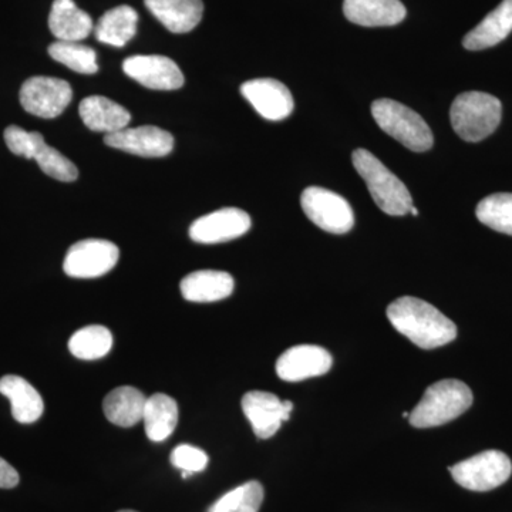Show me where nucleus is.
Segmentation results:
<instances>
[{
    "mask_svg": "<svg viewBox=\"0 0 512 512\" xmlns=\"http://www.w3.org/2000/svg\"><path fill=\"white\" fill-rule=\"evenodd\" d=\"M49 55L56 62L80 74H94L99 72L97 55L92 47L84 46L80 42H57L49 46Z\"/></svg>",
    "mask_w": 512,
    "mask_h": 512,
    "instance_id": "obj_27",
    "label": "nucleus"
},
{
    "mask_svg": "<svg viewBox=\"0 0 512 512\" xmlns=\"http://www.w3.org/2000/svg\"><path fill=\"white\" fill-rule=\"evenodd\" d=\"M503 117L501 101L493 94L467 92L453 101L451 126L468 143H478L497 130Z\"/></svg>",
    "mask_w": 512,
    "mask_h": 512,
    "instance_id": "obj_4",
    "label": "nucleus"
},
{
    "mask_svg": "<svg viewBox=\"0 0 512 512\" xmlns=\"http://www.w3.org/2000/svg\"><path fill=\"white\" fill-rule=\"evenodd\" d=\"M512 32V0H503L483 22L467 33L463 46L467 50H484L498 45Z\"/></svg>",
    "mask_w": 512,
    "mask_h": 512,
    "instance_id": "obj_22",
    "label": "nucleus"
},
{
    "mask_svg": "<svg viewBox=\"0 0 512 512\" xmlns=\"http://www.w3.org/2000/svg\"><path fill=\"white\" fill-rule=\"evenodd\" d=\"M303 212L323 231L342 235L355 225L352 207L342 195L320 187H309L302 192Z\"/></svg>",
    "mask_w": 512,
    "mask_h": 512,
    "instance_id": "obj_7",
    "label": "nucleus"
},
{
    "mask_svg": "<svg viewBox=\"0 0 512 512\" xmlns=\"http://www.w3.org/2000/svg\"><path fill=\"white\" fill-rule=\"evenodd\" d=\"M478 221L488 228L512 237V194L500 192L484 198L477 205Z\"/></svg>",
    "mask_w": 512,
    "mask_h": 512,
    "instance_id": "obj_28",
    "label": "nucleus"
},
{
    "mask_svg": "<svg viewBox=\"0 0 512 512\" xmlns=\"http://www.w3.org/2000/svg\"><path fill=\"white\" fill-rule=\"evenodd\" d=\"M113 348V335L100 325L86 326L77 330L69 340V350L80 360H99L109 355Z\"/></svg>",
    "mask_w": 512,
    "mask_h": 512,
    "instance_id": "obj_26",
    "label": "nucleus"
},
{
    "mask_svg": "<svg viewBox=\"0 0 512 512\" xmlns=\"http://www.w3.org/2000/svg\"><path fill=\"white\" fill-rule=\"evenodd\" d=\"M49 28L59 42H80L93 32V20L73 0H55Z\"/></svg>",
    "mask_w": 512,
    "mask_h": 512,
    "instance_id": "obj_20",
    "label": "nucleus"
},
{
    "mask_svg": "<svg viewBox=\"0 0 512 512\" xmlns=\"http://www.w3.org/2000/svg\"><path fill=\"white\" fill-rule=\"evenodd\" d=\"M242 410L258 439H271L282 423L288 421L293 410L291 400L282 402L278 396L266 392H249L242 397Z\"/></svg>",
    "mask_w": 512,
    "mask_h": 512,
    "instance_id": "obj_10",
    "label": "nucleus"
},
{
    "mask_svg": "<svg viewBox=\"0 0 512 512\" xmlns=\"http://www.w3.org/2000/svg\"><path fill=\"white\" fill-rule=\"evenodd\" d=\"M146 402L147 397L136 387L120 386L107 394L103 410L110 423L127 429L143 421Z\"/></svg>",
    "mask_w": 512,
    "mask_h": 512,
    "instance_id": "obj_23",
    "label": "nucleus"
},
{
    "mask_svg": "<svg viewBox=\"0 0 512 512\" xmlns=\"http://www.w3.org/2000/svg\"><path fill=\"white\" fill-rule=\"evenodd\" d=\"M137 22V12L131 6H117L101 16L94 28V35L101 43L123 47L136 36Z\"/></svg>",
    "mask_w": 512,
    "mask_h": 512,
    "instance_id": "obj_25",
    "label": "nucleus"
},
{
    "mask_svg": "<svg viewBox=\"0 0 512 512\" xmlns=\"http://www.w3.org/2000/svg\"><path fill=\"white\" fill-rule=\"evenodd\" d=\"M372 114L384 133L392 136L409 150L423 153L433 147V133L426 121L421 119L416 111L403 106L399 101L376 100L372 104Z\"/></svg>",
    "mask_w": 512,
    "mask_h": 512,
    "instance_id": "obj_5",
    "label": "nucleus"
},
{
    "mask_svg": "<svg viewBox=\"0 0 512 512\" xmlns=\"http://www.w3.org/2000/svg\"><path fill=\"white\" fill-rule=\"evenodd\" d=\"M33 160H36L43 173L57 181H62V183H72L79 177V170H77L76 165L69 158L64 157L56 148L50 147L46 141L37 150Z\"/></svg>",
    "mask_w": 512,
    "mask_h": 512,
    "instance_id": "obj_30",
    "label": "nucleus"
},
{
    "mask_svg": "<svg viewBox=\"0 0 512 512\" xmlns=\"http://www.w3.org/2000/svg\"><path fill=\"white\" fill-rule=\"evenodd\" d=\"M147 437L154 443L165 441L178 424V404L173 397L157 393L148 397L143 414Z\"/></svg>",
    "mask_w": 512,
    "mask_h": 512,
    "instance_id": "obj_24",
    "label": "nucleus"
},
{
    "mask_svg": "<svg viewBox=\"0 0 512 512\" xmlns=\"http://www.w3.org/2000/svg\"><path fill=\"white\" fill-rule=\"evenodd\" d=\"M104 143L136 156L158 158L168 156L173 151L174 137L163 128L154 126L126 127L117 133L107 134Z\"/></svg>",
    "mask_w": 512,
    "mask_h": 512,
    "instance_id": "obj_13",
    "label": "nucleus"
},
{
    "mask_svg": "<svg viewBox=\"0 0 512 512\" xmlns=\"http://www.w3.org/2000/svg\"><path fill=\"white\" fill-rule=\"evenodd\" d=\"M450 473L466 490L485 493L507 483L512 474V463L503 451L488 450L450 467Z\"/></svg>",
    "mask_w": 512,
    "mask_h": 512,
    "instance_id": "obj_6",
    "label": "nucleus"
},
{
    "mask_svg": "<svg viewBox=\"0 0 512 512\" xmlns=\"http://www.w3.org/2000/svg\"><path fill=\"white\" fill-rule=\"evenodd\" d=\"M171 464L181 473H188L190 476L194 473H201L207 468L208 456L201 448L190 446V444H181L175 447L171 453Z\"/></svg>",
    "mask_w": 512,
    "mask_h": 512,
    "instance_id": "obj_32",
    "label": "nucleus"
},
{
    "mask_svg": "<svg viewBox=\"0 0 512 512\" xmlns=\"http://www.w3.org/2000/svg\"><path fill=\"white\" fill-rule=\"evenodd\" d=\"M119 258V247L113 242L106 239H83L67 251L63 269L72 278H99L109 274Z\"/></svg>",
    "mask_w": 512,
    "mask_h": 512,
    "instance_id": "obj_8",
    "label": "nucleus"
},
{
    "mask_svg": "<svg viewBox=\"0 0 512 512\" xmlns=\"http://www.w3.org/2000/svg\"><path fill=\"white\" fill-rule=\"evenodd\" d=\"M346 19L366 28L399 25L406 18V8L400 0H345Z\"/></svg>",
    "mask_w": 512,
    "mask_h": 512,
    "instance_id": "obj_16",
    "label": "nucleus"
},
{
    "mask_svg": "<svg viewBox=\"0 0 512 512\" xmlns=\"http://www.w3.org/2000/svg\"><path fill=\"white\" fill-rule=\"evenodd\" d=\"M473 404V392L456 379L431 384L420 403L410 413V424L417 429L443 426L467 412Z\"/></svg>",
    "mask_w": 512,
    "mask_h": 512,
    "instance_id": "obj_3",
    "label": "nucleus"
},
{
    "mask_svg": "<svg viewBox=\"0 0 512 512\" xmlns=\"http://www.w3.org/2000/svg\"><path fill=\"white\" fill-rule=\"evenodd\" d=\"M241 94L268 121H282L291 116L293 97L284 83L275 79H255L242 84Z\"/></svg>",
    "mask_w": 512,
    "mask_h": 512,
    "instance_id": "obj_14",
    "label": "nucleus"
},
{
    "mask_svg": "<svg viewBox=\"0 0 512 512\" xmlns=\"http://www.w3.org/2000/svg\"><path fill=\"white\" fill-rule=\"evenodd\" d=\"M403 417H406V419H407V417H410V413L409 412H404L403 413Z\"/></svg>",
    "mask_w": 512,
    "mask_h": 512,
    "instance_id": "obj_35",
    "label": "nucleus"
},
{
    "mask_svg": "<svg viewBox=\"0 0 512 512\" xmlns=\"http://www.w3.org/2000/svg\"><path fill=\"white\" fill-rule=\"evenodd\" d=\"M19 481L18 471L0 457V488H15Z\"/></svg>",
    "mask_w": 512,
    "mask_h": 512,
    "instance_id": "obj_33",
    "label": "nucleus"
},
{
    "mask_svg": "<svg viewBox=\"0 0 512 512\" xmlns=\"http://www.w3.org/2000/svg\"><path fill=\"white\" fill-rule=\"evenodd\" d=\"M165 29L173 33H188L197 28L204 15L202 0H144Z\"/></svg>",
    "mask_w": 512,
    "mask_h": 512,
    "instance_id": "obj_18",
    "label": "nucleus"
},
{
    "mask_svg": "<svg viewBox=\"0 0 512 512\" xmlns=\"http://www.w3.org/2000/svg\"><path fill=\"white\" fill-rule=\"evenodd\" d=\"M0 393L8 397L12 404L13 419L22 424H32L45 412V403L35 387L16 375H6L0 379Z\"/></svg>",
    "mask_w": 512,
    "mask_h": 512,
    "instance_id": "obj_17",
    "label": "nucleus"
},
{
    "mask_svg": "<svg viewBox=\"0 0 512 512\" xmlns=\"http://www.w3.org/2000/svg\"><path fill=\"white\" fill-rule=\"evenodd\" d=\"M5 141L6 146L15 156L33 160L37 150L45 143V137L37 131H26L18 126H9L5 130Z\"/></svg>",
    "mask_w": 512,
    "mask_h": 512,
    "instance_id": "obj_31",
    "label": "nucleus"
},
{
    "mask_svg": "<svg viewBox=\"0 0 512 512\" xmlns=\"http://www.w3.org/2000/svg\"><path fill=\"white\" fill-rule=\"evenodd\" d=\"M328 350L315 345H299L286 350L276 362V373L285 382H302L323 376L332 369Z\"/></svg>",
    "mask_w": 512,
    "mask_h": 512,
    "instance_id": "obj_15",
    "label": "nucleus"
},
{
    "mask_svg": "<svg viewBox=\"0 0 512 512\" xmlns=\"http://www.w3.org/2000/svg\"><path fill=\"white\" fill-rule=\"evenodd\" d=\"M251 217L239 208H222L198 218L190 228L192 241L198 244H221L247 234Z\"/></svg>",
    "mask_w": 512,
    "mask_h": 512,
    "instance_id": "obj_12",
    "label": "nucleus"
},
{
    "mask_svg": "<svg viewBox=\"0 0 512 512\" xmlns=\"http://www.w3.org/2000/svg\"><path fill=\"white\" fill-rule=\"evenodd\" d=\"M234 286V278L228 272L197 271L185 276L180 289L187 301L211 303L228 298Z\"/></svg>",
    "mask_w": 512,
    "mask_h": 512,
    "instance_id": "obj_21",
    "label": "nucleus"
},
{
    "mask_svg": "<svg viewBox=\"0 0 512 512\" xmlns=\"http://www.w3.org/2000/svg\"><path fill=\"white\" fill-rule=\"evenodd\" d=\"M117 512H137V511H133V510H121V511H117Z\"/></svg>",
    "mask_w": 512,
    "mask_h": 512,
    "instance_id": "obj_36",
    "label": "nucleus"
},
{
    "mask_svg": "<svg viewBox=\"0 0 512 512\" xmlns=\"http://www.w3.org/2000/svg\"><path fill=\"white\" fill-rule=\"evenodd\" d=\"M264 501V487L259 481L239 485L211 505L208 512H258Z\"/></svg>",
    "mask_w": 512,
    "mask_h": 512,
    "instance_id": "obj_29",
    "label": "nucleus"
},
{
    "mask_svg": "<svg viewBox=\"0 0 512 512\" xmlns=\"http://www.w3.org/2000/svg\"><path fill=\"white\" fill-rule=\"evenodd\" d=\"M387 318L397 332L421 349H436L457 338V326L439 309L413 296L390 303Z\"/></svg>",
    "mask_w": 512,
    "mask_h": 512,
    "instance_id": "obj_1",
    "label": "nucleus"
},
{
    "mask_svg": "<svg viewBox=\"0 0 512 512\" xmlns=\"http://www.w3.org/2000/svg\"><path fill=\"white\" fill-rule=\"evenodd\" d=\"M410 212H412V214L414 215V217H416V215H419V211H417V208H412V210H410Z\"/></svg>",
    "mask_w": 512,
    "mask_h": 512,
    "instance_id": "obj_34",
    "label": "nucleus"
},
{
    "mask_svg": "<svg viewBox=\"0 0 512 512\" xmlns=\"http://www.w3.org/2000/svg\"><path fill=\"white\" fill-rule=\"evenodd\" d=\"M80 117L87 128L96 133L113 134L130 124V113L107 97L90 96L80 103Z\"/></svg>",
    "mask_w": 512,
    "mask_h": 512,
    "instance_id": "obj_19",
    "label": "nucleus"
},
{
    "mask_svg": "<svg viewBox=\"0 0 512 512\" xmlns=\"http://www.w3.org/2000/svg\"><path fill=\"white\" fill-rule=\"evenodd\" d=\"M73 99L72 86L57 77H30L20 89V104L33 116L55 119Z\"/></svg>",
    "mask_w": 512,
    "mask_h": 512,
    "instance_id": "obj_9",
    "label": "nucleus"
},
{
    "mask_svg": "<svg viewBox=\"0 0 512 512\" xmlns=\"http://www.w3.org/2000/svg\"><path fill=\"white\" fill-rule=\"evenodd\" d=\"M352 161L380 210L392 217L409 214L413 208L410 191L379 158L365 148H357Z\"/></svg>",
    "mask_w": 512,
    "mask_h": 512,
    "instance_id": "obj_2",
    "label": "nucleus"
},
{
    "mask_svg": "<svg viewBox=\"0 0 512 512\" xmlns=\"http://www.w3.org/2000/svg\"><path fill=\"white\" fill-rule=\"evenodd\" d=\"M124 73L151 90H177L184 86V74L170 57L137 55L123 63Z\"/></svg>",
    "mask_w": 512,
    "mask_h": 512,
    "instance_id": "obj_11",
    "label": "nucleus"
}]
</instances>
